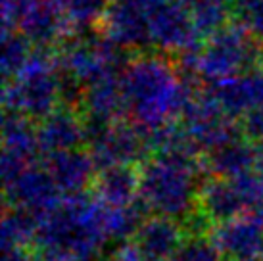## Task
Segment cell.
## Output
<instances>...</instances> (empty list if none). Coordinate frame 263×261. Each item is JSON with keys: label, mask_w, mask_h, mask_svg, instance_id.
<instances>
[{"label": "cell", "mask_w": 263, "mask_h": 261, "mask_svg": "<svg viewBox=\"0 0 263 261\" xmlns=\"http://www.w3.org/2000/svg\"><path fill=\"white\" fill-rule=\"evenodd\" d=\"M257 156V144L246 137L236 138L229 144L215 148L212 152L204 154V161L208 167V173L213 177H238L242 173L254 171Z\"/></svg>", "instance_id": "obj_21"}, {"label": "cell", "mask_w": 263, "mask_h": 261, "mask_svg": "<svg viewBox=\"0 0 263 261\" xmlns=\"http://www.w3.org/2000/svg\"><path fill=\"white\" fill-rule=\"evenodd\" d=\"M205 88L219 102L227 116L234 119L248 116L254 109L263 108V71L257 67L252 71L208 85Z\"/></svg>", "instance_id": "obj_13"}, {"label": "cell", "mask_w": 263, "mask_h": 261, "mask_svg": "<svg viewBox=\"0 0 263 261\" xmlns=\"http://www.w3.org/2000/svg\"><path fill=\"white\" fill-rule=\"evenodd\" d=\"M104 35L125 50H146L152 44L148 0H114L102 22Z\"/></svg>", "instance_id": "obj_12"}, {"label": "cell", "mask_w": 263, "mask_h": 261, "mask_svg": "<svg viewBox=\"0 0 263 261\" xmlns=\"http://www.w3.org/2000/svg\"><path fill=\"white\" fill-rule=\"evenodd\" d=\"M231 4L225 0H200L190 8V15L200 36H212L229 23Z\"/></svg>", "instance_id": "obj_25"}, {"label": "cell", "mask_w": 263, "mask_h": 261, "mask_svg": "<svg viewBox=\"0 0 263 261\" xmlns=\"http://www.w3.org/2000/svg\"><path fill=\"white\" fill-rule=\"evenodd\" d=\"M2 261H35L25 248H2Z\"/></svg>", "instance_id": "obj_30"}, {"label": "cell", "mask_w": 263, "mask_h": 261, "mask_svg": "<svg viewBox=\"0 0 263 261\" xmlns=\"http://www.w3.org/2000/svg\"><path fill=\"white\" fill-rule=\"evenodd\" d=\"M104 261H148V257L142 252H140V248L135 244V242H121L119 246L108 255V259Z\"/></svg>", "instance_id": "obj_29"}, {"label": "cell", "mask_w": 263, "mask_h": 261, "mask_svg": "<svg viewBox=\"0 0 263 261\" xmlns=\"http://www.w3.org/2000/svg\"><path fill=\"white\" fill-rule=\"evenodd\" d=\"M242 130L244 137L254 144H263V108L254 109L242 117Z\"/></svg>", "instance_id": "obj_28"}, {"label": "cell", "mask_w": 263, "mask_h": 261, "mask_svg": "<svg viewBox=\"0 0 263 261\" xmlns=\"http://www.w3.org/2000/svg\"><path fill=\"white\" fill-rule=\"evenodd\" d=\"M148 25L152 44L161 52L177 56L200 43L190 10L179 0H148Z\"/></svg>", "instance_id": "obj_9"}, {"label": "cell", "mask_w": 263, "mask_h": 261, "mask_svg": "<svg viewBox=\"0 0 263 261\" xmlns=\"http://www.w3.org/2000/svg\"><path fill=\"white\" fill-rule=\"evenodd\" d=\"M261 52V43H257L244 25L234 22L215 31L205 43L200 41L177 54V60L183 75L213 85L259 67Z\"/></svg>", "instance_id": "obj_4"}, {"label": "cell", "mask_w": 263, "mask_h": 261, "mask_svg": "<svg viewBox=\"0 0 263 261\" xmlns=\"http://www.w3.org/2000/svg\"><path fill=\"white\" fill-rule=\"evenodd\" d=\"M259 69L263 71V52H261V60H259Z\"/></svg>", "instance_id": "obj_33"}, {"label": "cell", "mask_w": 263, "mask_h": 261, "mask_svg": "<svg viewBox=\"0 0 263 261\" xmlns=\"http://www.w3.org/2000/svg\"><path fill=\"white\" fill-rule=\"evenodd\" d=\"M140 169V202L160 217L183 223L198 211L200 189L208 177L204 156L163 152L150 156Z\"/></svg>", "instance_id": "obj_2"}, {"label": "cell", "mask_w": 263, "mask_h": 261, "mask_svg": "<svg viewBox=\"0 0 263 261\" xmlns=\"http://www.w3.org/2000/svg\"><path fill=\"white\" fill-rule=\"evenodd\" d=\"M233 10L236 22L244 25L257 43L263 44V0H236Z\"/></svg>", "instance_id": "obj_27"}, {"label": "cell", "mask_w": 263, "mask_h": 261, "mask_svg": "<svg viewBox=\"0 0 263 261\" xmlns=\"http://www.w3.org/2000/svg\"><path fill=\"white\" fill-rule=\"evenodd\" d=\"M184 238V229L179 221L154 215L142 221L133 242L140 248L148 261H169L175 257Z\"/></svg>", "instance_id": "obj_16"}, {"label": "cell", "mask_w": 263, "mask_h": 261, "mask_svg": "<svg viewBox=\"0 0 263 261\" xmlns=\"http://www.w3.org/2000/svg\"><path fill=\"white\" fill-rule=\"evenodd\" d=\"M35 46L17 31H2V56L0 69L4 83L12 81L29 62Z\"/></svg>", "instance_id": "obj_24"}, {"label": "cell", "mask_w": 263, "mask_h": 261, "mask_svg": "<svg viewBox=\"0 0 263 261\" xmlns=\"http://www.w3.org/2000/svg\"><path fill=\"white\" fill-rule=\"evenodd\" d=\"M2 31H17L35 48H52L71 35L60 0H2Z\"/></svg>", "instance_id": "obj_7"}, {"label": "cell", "mask_w": 263, "mask_h": 261, "mask_svg": "<svg viewBox=\"0 0 263 261\" xmlns=\"http://www.w3.org/2000/svg\"><path fill=\"white\" fill-rule=\"evenodd\" d=\"M125 117L142 133L177 123L198 92L192 77L160 54L142 52L119 73Z\"/></svg>", "instance_id": "obj_1"}, {"label": "cell", "mask_w": 263, "mask_h": 261, "mask_svg": "<svg viewBox=\"0 0 263 261\" xmlns=\"http://www.w3.org/2000/svg\"><path fill=\"white\" fill-rule=\"evenodd\" d=\"M223 255L210 238V234H192L183 240L171 261H221Z\"/></svg>", "instance_id": "obj_26"}, {"label": "cell", "mask_w": 263, "mask_h": 261, "mask_svg": "<svg viewBox=\"0 0 263 261\" xmlns=\"http://www.w3.org/2000/svg\"><path fill=\"white\" fill-rule=\"evenodd\" d=\"M41 144H39V129L31 119L4 111V127H2V156L14 158L23 163H37Z\"/></svg>", "instance_id": "obj_20"}, {"label": "cell", "mask_w": 263, "mask_h": 261, "mask_svg": "<svg viewBox=\"0 0 263 261\" xmlns=\"http://www.w3.org/2000/svg\"><path fill=\"white\" fill-rule=\"evenodd\" d=\"M4 194L8 206L29 211L41 221L64 200V194L58 190L48 171L39 163L27 167L12 184L4 187Z\"/></svg>", "instance_id": "obj_11"}, {"label": "cell", "mask_w": 263, "mask_h": 261, "mask_svg": "<svg viewBox=\"0 0 263 261\" xmlns=\"http://www.w3.org/2000/svg\"><path fill=\"white\" fill-rule=\"evenodd\" d=\"M44 169L48 171L52 181L64 196H73L87 192L90 184H95L96 165L88 150H66L44 156Z\"/></svg>", "instance_id": "obj_14"}, {"label": "cell", "mask_w": 263, "mask_h": 261, "mask_svg": "<svg viewBox=\"0 0 263 261\" xmlns=\"http://www.w3.org/2000/svg\"><path fill=\"white\" fill-rule=\"evenodd\" d=\"M181 119L190 140L204 154L242 138L244 135L242 123L227 116L219 102L208 92V88L198 90L192 96Z\"/></svg>", "instance_id": "obj_8"}, {"label": "cell", "mask_w": 263, "mask_h": 261, "mask_svg": "<svg viewBox=\"0 0 263 261\" xmlns=\"http://www.w3.org/2000/svg\"><path fill=\"white\" fill-rule=\"evenodd\" d=\"M198 208L213 225L238 217L242 213H248L234 182L231 179H223V177L205 179L200 189Z\"/></svg>", "instance_id": "obj_18"}, {"label": "cell", "mask_w": 263, "mask_h": 261, "mask_svg": "<svg viewBox=\"0 0 263 261\" xmlns=\"http://www.w3.org/2000/svg\"><path fill=\"white\" fill-rule=\"evenodd\" d=\"M4 111L43 121L62 104V71L50 48H35L29 62L4 83Z\"/></svg>", "instance_id": "obj_5"}, {"label": "cell", "mask_w": 263, "mask_h": 261, "mask_svg": "<svg viewBox=\"0 0 263 261\" xmlns=\"http://www.w3.org/2000/svg\"><path fill=\"white\" fill-rule=\"evenodd\" d=\"M210 238L223 257L231 261H263V213L248 211L217 223Z\"/></svg>", "instance_id": "obj_10"}, {"label": "cell", "mask_w": 263, "mask_h": 261, "mask_svg": "<svg viewBox=\"0 0 263 261\" xmlns=\"http://www.w3.org/2000/svg\"><path fill=\"white\" fill-rule=\"evenodd\" d=\"M111 2L114 0H60L73 33L92 31L95 25L102 23Z\"/></svg>", "instance_id": "obj_23"}, {"label": "cell", "mask_w": 263, "mask_h": 261, "mask_svg": "<svg viewBox=\"0 0 263 261\" xmlns=\"http://www.w3.org/2000/svg\"><path fill=\"white\" fill-rule=\"evenodd\" d=\"M104 211L106 203L95 194L64 196L58 208L41 221L35 246L39 252H56L77 261H98L110 242Z\"/></svg>", "instance_id": "obj_3"}, {"label": "cell", "mask_w": 263, "mask_h": 261, "mask_svg": "<svg viewBox=\"0 0 263 261\" xmlns=\"http://www.w3.org/2000/svg\"><path fill=\"white\" fill-rule=\"evenodd\" d=\"M254 171L263 177V144H257V156H256V167H254Z\"/></svg>", "instance_id": "obj_31"}, {"label": "cell", "mask_w": 263, "mask_h": 261, "mask_svg": "<svg viewBox=\"0 0 263 261\" xmlns=\"http://www.w3.org/2000/svg\"><path fill=\"white\" fill-rule=\"evenodd\" d=\"M179 2H181V4H183L184 8H189V10H190V8L194 6V4H198L200 0H179Z\"/></svg>", "instance_id": "obj_32"}, {"label": "cell", "mask_w": 263, "mask_h": 261, "mask_svg": "<svg viewBox=\"0 0 263 261\" xmlns=\"http://www.w3.org/2000/svg\"><path fill=\"white\" fill-rule=\"evenodd\" d=\"M41 219L20 208L8 206L2 219V248H25L37 242Z\"/></svg>", "instance_id": "obj_22"}, {"label": "cell", "mask_w": 263, "mask_h": 261, "mask_svg": "<svg viewBox=\"0 0 263 261\" xmlns=\"http://www.w3.org/2000/svg\"><path fill=\"white\" fill-rule=\"evenodd\" d=\"M39 129V144L44 156L56 152H66L87 144L83 117L77 116L73 108L62 106L54 114L43 119Z\"/></svg>", "instance_id": "obj_15"}, {"label": "cell", "mask_w": 263, "mask_h": 261, "mask_svg": "<svg viewBox=\"0 0 263 261\" xmlns=\"http://www.w3.org/2000/svg\"><path fill=\"white\" fill-rule=\"evenodd\" d=\"M95 196L106 206L125 208L140 200V169L137 165H114L96 173Z\"/></svg>", "instance_id": "obj_17"}, {"label": "cell", "mask_w": 263, "mask_h": 261, "mask_svg": "<svg viewBox=\"0 0 263 261\" xmlns=\"http://www.w3.org/2000/svg\"><path fill=\"white\" fill-rule=\"evenodd\" d=\"M81 116L104 123H116L125 116L119 77H108L85 87L81 100Z\"/></svg>", "instance_id": "obj_19"}, {"label": "cell", "mask_w": 263, "mask_h": 261, "mask_svg": "<svg viewBox=\"0 0 263 261\" xmlns=\"http://www.w3.org/2000/svg\"><path fill=\"white\" fill-rule=\"evenodd\" d=\"M60 71L88 87L108 77H117V73L129 64L127 50L117 46L106 35L92 31L71 33L56 52Z\"/></svg>", "instance_id": "obj_6"}, {"label": "cell", "mask_w": 263, "mask_h": 261, "mask_svg": "<svg viewBox=\"0 0 263 261\" xmlns=\"http://www.w3.org/2000/svg\"><path fill=\"white\" fill-rule=\"evenodd\" d=\"M225 2H227V4H233V6H234V2H236V0H225Z\"/></svg>", "instance_id": "obj_34"}]
</instances>
